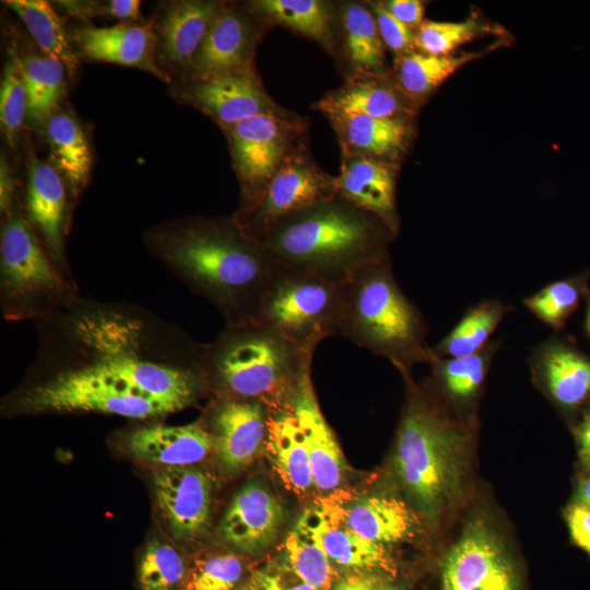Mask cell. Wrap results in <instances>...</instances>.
Instances as JSON below:
<instances>
[{
    "label": "cell",
    "mask_w": 590,
    "mask_h": 590,
    "mask_svg": "<svg viewBox=\"0 0 590 590\" xmlns=\"http://www.w3.org/2000/svg\"><path fill=\"white\" fill-rule=\"evenodd\" d=\"M27 94L21 55L13 44L9 47L0 87V123L8 144L15 149L21 127L26 119Z\"/></svg>",
    "instance_id": "obj_40"
},
{
    "label": "cell",
    "mask_w": 590,
    "mask_h": 590,
    "mask_svg": "<svg viewBox=\"0 0 590 590\" xmlns=\"http://www.w3.org/2000/svg\"><path fill=\"white\" fill-rule=\"evenodd\" d=\"M343 305L344 283L279 263L253 321L314 354L320 342L339 333Z\"/></svg>",
    "instance_id": "obj_8"
},
{
    "label": "cell",
    "mask_w": 590,
    "mask_h": 590,
    "mask_svg": "<svg viewBox=\"0 0 590 590\" xmlns=\"http://www.w3.org/2000/svg\"><path fill=\"white\" fill-rule=\"evenodd\" d=\"M173 94L177 102L202 111L221 129L283 108L267 93L256 68L187 74Z\"/></svg>",
    "instance_id": "obj_11"
},
{
    "label": "cell",
    "mask_w": 590,
    "mask_h": 590,
    "mask_svg": "<svg viewBox=\"0 0 590 590\" xmlns=\"http://www.w3.org/2000/svg\"><path fill=\"white\" fill-rule=\"evenodd\" d=\"M488 31V27L474 19L460 22L424 20L415 31V49L428 55H451L460 46Z\"/></svg>",
    "instance_id": "obj_42"
},
{
    "label": "cell",
    "mask_w": 590,
    "mask_h": 590,
    "mask_svg": "<svg viewBox=\"0 0 590 590\" xmlns=\"http://www.w3.org/2000/svg\"><path fill=\"white\" fill-rule=\"evenodd\" d=\"M148 251L213 304L226 326L255 320L278 267L270 250L232 216H187L151 227Z\"/></svg>",
    "instance_id": "obj_2"
},
{
    "label": "cell",
    "mask_w": 590,
    "mask_h": 590,
    "mask_svg": "<svg viewBox=\"0 0 590 590\" xmlns=\"http://www.w3.org/2000/svg\"><path fill=\"white\" fill-rule=\"evenodd\" d=\"M529 363L558 406L573 410L590 399V355L570 337L556 333L542 341L531 350Z\"/></svg>",
    "instance_id": "obj_20"
},
{
    "label": "cell",
    "mask_w": 590,
    "mask_h": 590,
    "mask_svg": "<svg viewBox=\"0 0 590 590\" xmlns=\"http://www.w3.org/2000/svg\"><path fill=\"white\" fill-rule=\"evenodd\" d=\"M574 433L581 464L586 470L590 471V406L583 412L581 420L574 428Z\"/></svg>",
    "instance_id": "obj_50"
},
{
    "label": "cell",
    "mask_w": 590,
    "mask_h": 590,
    "mask_svg": "<svg viewBox=\"0 0 590 590\" xmlns=\"http://www.w3.org/2000/svg\"><path fill=\"white\" fill-rule=\"evenodd\" d=\"M345 497L334 494L306 509L329 559L356 571L393 575L397 567L386 546L363 539L346 522Z\"/></svg>",
    "instance_id": "obj_18"
},
{
    "label": "cell",
    "mask_w": 590,
    "mask_h": 590,
    "mask_svg": "<svg viewBox=\"0 0 590 590\" xmlns=\"http://www.w3.org/2000/svg\"><path fill=\"white\" fill-rule=\"evenodd\" d=\"M5 4L24 23L40 52L60 60L73 76L79 60L51 4L44 0H9Z\"/></svg>",
    "instance_id": "obj_37"
},
{
    "label": "cell",
    "mask_w": 590,
    "mask_h": 590,
    "mask_svg": "<svg viewBox=\"0 0 590 590\" xmlns=\"http://www.w3.org/2000/svg\"><path fill=\"white\" fill-rule=\"evenodd\" d=\"M244 4L267 26L285 27L333 54L339 5L327 0H250Z\"/></svg>",
    "instance_id": "obj_26"
},
{
    "label": "cell",
    "mask_w": 590,
    "mask_h": 590,
    "mask_svg": "<svg viewBox=\"0 0 590 590\" xmlns=\"http://www.w3.org/2000/svg\"><path fill=\"white\" fill-rule=\"evenodd\" d=\"M397 170L398 165L341 151L338 194L379 217L398 234Z\"/></svg>",
    "instance_id": "obj_23"
},
{
    "label": "cell",
    "mask_w": 590,
    "mask_h": 590,
    "mask_svg": "<svg viewBox=\"0 0 590 590\" xmlns=\"http://www.w3.org/2000/svg\"><path fill=\"white\" fill-rule=\"evenodd\" d=\"M51 165L63 178L72 200L88 184L93 156L87 138L69 110H59L46 122Z\"/></svg>",
    "instance_id": "obj_30"
},
{
    "label": "cell",
    "mask_w": 590,
    "mask_h": 590,
    "mask_svg": "<svg viewBox=\"0 0 590 590\" xmlns=\"http://www.w3.org/2000/svg\"><path fill=\"white\" fill-rule=\"evenodd\" d=\"M285 512L275 495L258 482L238 489L219 524L223 543L239 554H258L282 531Z\"/></svg>",
    "instance_id": "obj_19"
},
{
    "label": "cell",
    "mask_w": 590,
    "mask_h": 590,
    "mask_svg": "<svg viewBox=\"0 0 590 590\" xmlns=\"http://www.w3.org/2000/svg\"><path fill=\"white\" fill-rule=\"evenodd\" d=\"M384 7L401 23L412 30L424 21L425 5L420 0H388L381 1Z\"/></svg>",
    "instance_id": "obj_46"
},
{
    "label": "cell",
    "mask_w": 590,
    "mask_h": 590,
    "mask_svg": "<svg viewBox=\"0 0 590 590\" xmlns=\"http://www.w3.org/2000/svg\"><path fill=\"white\" fill-rule=\"evenodd\" d=\"M312 355L274 330L250 321L225 329L203 344L206 389L217 397L258 400L272 411L290 410L295 389L311 368Z\"/></svg>",
    "instance_id": "obj_4"
},
{
    "label": "cell",
    "mask_w": 590,
    "mask_h": 590,
    "mask_svg": "<svg viewBox=\"0 0 590 590\" xmlns=\"http://www.w3.org/2000/svg\"><path fill=\"white\" fill-rule=\"evenodd\" d=\"M576 504L590 509V476L580 482L576 494Z\"/></svg>",
    "instance_id": "obj_51"
},
{
    "label": "cell",
    "mask_w": 590,
    "mask_h": 590,
    "mask_svg": "<svg viewBox=\"0 0 590 590\" xmlns=\"http://www.w3.org/2000/svg\"><path fill=\"white\" fill-rule=\"evenodd\" d=\"M74 278L54 262L21 205L2 214L0 309L5 321L39 320L78 298Z\"/></svg>",
    "instance_id": "obj_7"
},
{
    "label": "cell",
    "mask_w": 590,
    "mask_h": 590,
    "mask_svg": "<svg viewBox=\"0 0 590 590\" xmlns=\"http://www.w3.org/2000/svg\"><path fill=\"white\" fill-rule=\"evenodd\" d=\"M382 75H352L335 91L327 93L316 105L317 110L338 109L371 118H408L410 107L396 84Z\"/></svg>",
    "instance_id": "obj_29"
},
{
    "label": "cell",
    "mask_w": 590,
    "mask_h": 590,
    "mask_svg": "<svg viewBox=\"0 0 590 590\" xmlns=\"http://www.w3.org/2000/svg\"><path fill=\"white\" fill-rule=\"evenodd\" d=\"M310 374L311 368L299 379L290 410L310 457L315 488L331 493L342 483L346 464L337 438L318 404Z\"/></svg>",
    "instance_id": "obj_21"
},
{
    "label": "cell",
    "mask_w": 590,
    "mask_h": 590,
    "mask_svg": "<svg viewBox=\"0 0 590 590\" xmlns=\"http://www.w3.org/2000/svg\"><path fill=\"white\" fill-rule=\"evenodd\" d=\"M71 194L51 163L28 153L27 182L22 208L27 221L57 267L73 278L66 250Z\"/></svg>",
    "instance_id": "obj_14"
},
{
    "label": "cell",
    "mask_w": 590,
    "mask_h": 590,
    "mask_svg": "<svg viewBox=\"0 0 590 590\" xmlns=\"http://www.w3.org/2000/svg\"><path fill=\"white\" fill-rule=\"evenodd\" d=\"M396 235L379 217L337 194L282 217L258 240L281 264L344 283L387 255Z\"/></svg>",
    "instance_id": "obj_3"
},
{
    "label": "cell",
    "mask_w": 590,
    "mask_h": 590,
    "mask_svg": "<svg viewBox=\"0 0 590 590\" xmlns=\"http://www.w3.org/2000/svg\"><path fill=\"white\" fill-rule=\"evenodd\" d=\"M241 590H316L300 580L283 563L256 570Z\"/></svg>",
    "instance_id": "obj_44"
},
{
    "label": "cell",
    "mask_w": 590,
    "mask_h": 590,
    "mask_svg": "<svg viewBox=\"0 0 590 590\" xmlns=\"http://www.w3.org/2000/svg\"><path fill=\"white\" fill-rule=\"evenodd\" d=\"M140 5L138 0H111L102 7V13L121 22H138L141 16Z\"/></svg>",
    "instance_id": "obj_49"
},
{
    "label": "cell",
    "mask_w": 590,
    "mask_h": 590,
    "mask_svg": "<svg viewBox=\"0 0 590 590\" xmlns=\"http://www.w3.org/2000/svg\"><path fill=\"white\" fill-rule=\"evenodd\" d=\"M346 60L352 75H382L385 45L368 5L344 1L339 5Z\"/></svg>",
    "instance_id": "obj_31"
},
{
    "label": "cell",
    "mask_w": 590,
    "mask_h": 590,
    "mask_svg": "<svg viewBox=\"0 0 590 590\" xmlns=\"http://www.w3.org/2000/svg\"><path fill=\"white\" fill-rule=\"evenodd\" d=\"M586 302V315H585V331L590 339V288L585 298Z\"/></svg>",
    "instance_id": "obj_52"
},
{
    "label": "cell",
    "mask_w": 590,
    "mask_h": 590,
    "mask_svg": "<svg viewBox=\"0 0 590 590\" xmlns=\"http://www.w3.org/2000/svg\"><path fill=\"white\" fill-rule=\"evenodd\" d=\"M441 590H518L507 553L481 520L472 521L447 552Z\"/></svg>",
    "instance_id": "obj_12"
},
{
    "label": "cell",
    "mask_w": 590,
    "mask_h": 590,
    "mask_svg": "<svg viewBox=\"0 0 590 590\" xmlns=\"http://www.w3.org/2000/svg\"><path fill=\"white\" fill-rule=\"evenodd\" d=\"M189 569L180 553L170 544L150 542L138 564L139 590H180Z\"/></svg>",
    "instance_id": "obj_39"
},
{
    "label": "cell",
    "mask_w": 590,
    "mask_h": 590,
    "mask_svg": "<svg viewBox=\"0 0 590 590\" xmlns=\"http://www.w3.org/2000/svg\"><path fill=\"white\" fill-rule=\"evenodd\" d=\"M386 590H398V589L394 588V587L389 586Z\"/></svg>",
    "instance_id": "obj_53"
},
{
    "label": "cell",
    "mask_w": 590,
    "mask_h": 590,
    "mask_svg": "<svg viewBox=\"0 0 590 590\" xmlns=\"http://www.w3.org/2000/svg\"><path fill=\"white\" fill-rule=\"evenodd\" d=\"M566 518L573 540L590 555V509L575 504L568 508Z\"/></svg>",
    "instance_id": "obj_45"
},
{
    "label": "cell",
    "mask_w": 590,
    "mask_h": 590,
    "mask_svg": "<svg viewBox=\"0 0 590 590\" xmlns=\"http://www.w3.org/2000/svg\"><path fill=\"white\" fill-rule=\"evenodd\" d=\"M154 494L170 535L182 543L203 536L211 524L213 480L194 467H157Z\"/></svg>",
    "instance_id": "obj_13"
},
{
    "label": "cell",
    "mask_w": 590,
    "mask_h": 590,
    "mask_svg": "<svg viewBox=\"0 0 590 590\" xmlns=\"http://www.w3.org/2000/svg\"><path fill=\"white\" fill-rule=\"evenodd\" d=\"M337 194V176L329 175L317 164L306 140L279 169L256 206L235 221L247 235L258 240L282 217Z\"/></svg>",
    "instance_id": "obj_10"
},
{
    "label": "cell",
    "mask_w": 590,
    "mask_h": 590,
    "mask_svg": "<svg viewBox=\"0 0 590 590\" xmlns=\"http://www.w3.org/2000/svg\"><path fill=\"white\" fill-rule=\"evenodd\" d=\"M334 129L341 151L398 165L410 144L408 118H371L338 109L320 110Z\"/></svg>",
    "instance_id": "obj_24"
},
{
    "label": "cell",
    "mask_w": 590,
    "mask_h": 590,
    "mask_svg": "<svg viewBox=\"0 0 590 590\" xmlns=\"http://www.w3.org/2000/svg\"><path fill=\"white\" fill-rule=\"evenodd\" d=\"M345 519L359 536L385 546L409 541L420 530L413 510L388 496H368L345 505Z\"/></svg>",
    "instance_id": "obj_27"
},
{
    "label": "cell",
    "mask_w": 590,
    "mask_h": 590,
    "mask_svg": "<svg viewBox=\"0 0 590 590\" xmlns=\"http://www.w3.org/2000/svg\"><path fill=\"white\" fill-rule=\"evenodd\" d=\"M27 94L26 119L43 125L58 111L67 92L66 66L58 59L30 51L21 56Z\"/></svg>",
    "instance_id": "obj_32"
},
{
    "label": "cell",
    "mask_w": 590,
    "mask_h": 590,
    "mask_svg": "<svg viewBox=\"0 0 590 590\" xmlns=\"http://www.w3.org/2000/svg\"><path fill=\"white\" fill-rule=\"evenodd\" d=\"M36 322L17 414L101 413L137 421L192 405L206 389L203 344L137 304L79 297Z\"/></svg>",
    "instance_id": "obj_1"
},
{
    "label": "cell",
    "mask_w": 590,
    "mask_h": 590,
    "mask_svg": "<svg viewBox=\"0 0 590 590\" xmlns=\"http://www.w3.org/2000/svg\"><path fill=\"white\" fill-rule=\"evenodd\" d=\"M282 554V563L300 580L316 590L331 589L332 562L324 552L306 510L288 531Z\"/></svg>",
    "instance_id": "obj_36"
},
{
    "label": "cell",
    "mask_w": 590,
    "mask_h": 590,
    "mask_svg": "<svg viewBox=\"0 0 590 590\" xmlns=\"http://www.w3.org/2000/svg\"><path fill=\"white\" fill-rule=\"evenodd\" d=\"M388 587L380 575L357 571L339 579L330 590H386Z\"/></svg>",
    "instance_id": "obj_47"
},
{
    "label": "cell",
    "mask_w": 590,
    "mask_h": 590,
    "mask_svg": "<svg viewBox=\"0 0 590 590\" xmlns=\"http://www.w3.org/2000/svg\"><path fill=\"white\" fill-rule=\"evenodd\" d=\"M71 40L88 61L137 68L170 83L172 78L157 62L155 16L146 22H121L111 26L75 28Z\"/></svg>",
    "instance_id": "obj_17"
},
{
    "label": "cell",
    "mask_w": 590,
    "mask_h": 590,
    "mask_svg": "<svg viewBox=\"0 0 590 590\" xmlns=\"http://www.w3.org/2000/svg\"><path fill=\"white\" fill-rule=\"evenodd\" d=\"M467 438L463 425L418 391L412 392L399 425L393 463L404 491L430 521L460 488Z\"/></svg>",
    "instance_id": "obj_6"
},
{
    "label": "cell",
    "mask_w": 590,
    "mask_h": 590,
    "mask_svg": "<svg viewBox=\"0 0 590 590\" xmlns=\"http://www.w3.org/2000/svg\"><path fill=\"white\" fill-rule=\"evenodd\" d=\"M272 412L258 400L217 397L200 420L212 437L220 462L228 472L246 468L264 447Z\"/></svg>",
    "instance_id": "obj_15"
},
{
    "label": "cell",
    "mask_w": 590,
    "mask_h": 590,
    "mask_svg": "<svg viewBox=\"0 0 590 590\" xmlns=\"http://www.w3.org/2000/svg\"><path fill=\"white\" fill-rule=\"evenodd\" d=\"M502 340H492L482 351L462 357L433 354V374L444 393L458 404L471 403L480 393Z\"/></svg>",
    "instance_id": "obj_35"
},
{
    "label": "cell",
    "mask_w": 590,
    "mask_h": 590,
    "mask_svg": "<svg viewBox=\"0 0 590 590\" xmlns=\"http://www.w3.org/2000/svg\"><path fill=\"white\" fill-rule=\"evenodd\" d=\"M484 51L436 56L411 51L396 57L394 84L409 99L423 98L441 85L464 64Z\"/></svg>",
    "instance_id": "obj_33"
},
{
    "label": "cell",
    "mask_w": 590,
    "mask_h": 590,
    "mask_svg": "<svg viewBox=\"0 0 590 590\" xmlns=\"http://www.w3.org/2000/svg\"><path fill=\"white\" fill-rule=\"evenodd\" d=\"M511 308L498 298L476 303L465 310L458 323L434 346L439 357H462L482 351Z\"/></svg>",
    "instance_id": "obj_34"
},
{
    "label": "cell",
    "mask_w": 590,
    "mask_h": 590,
    "mask_svg": "<svg viewBox=\"0 0 590 590\" xmlns=\"http://www.w3.org/2000/svg\"><path fill=\"white\" fill-rule=\"evenodd\" d=\"M15 181L13 174L3 154L0 161V211L1 215L15 204Z\"/></svg>",
    "instance_id": "obj_48"
},
{
    "label": "cell",
    "mask_w": 590,
    "mask_h": 590,
    "mask_svg": "<svg viewBox=\"0 0 590 590\" xmlns=\"http://www.w3.org/2000/svg\"><path fill=\"white\" fill-rule=\"evenodd\" d=\"M307 127L306 119L282 108L222 129L240 186L235 220L256 206L279 169L307 140Z\"/></svg>",
    "instance_id": "obj_9"
},
{
    "label": "cell",
    "mask_w": 590,
    "mask_h": 590,
    "mask_svg": "<svg viewBox=\"0 0 590 590\" xmlns=\"http://www.w3.org/2000/svg\"><path fill=\"white\" fill-rule=\"evenodd\" d=\"M385 47L396 56L415 50V31L397 20L381 3L367 1Z\"/></svg>",
    "instance_id": "obj_43"
},
{
    "label": "cell",
    "mask_w": 590,
    "mask_h": 590,
    "mask_svg": "<svg viewBox=\"0 0 590 590\" xmlns=\"http://www.w3.org/2000/svg\"><path fill=\"white\" fill-rule=\"evenodd\" d=\"M222 2L177 0L164 5L155 16L157 62L164 71V67L182 70L185 74L189 71Z\"/></svg>",
    "instance_id": "obj_22"
},
{
    "label": "cell",
    "mask_w": 590,
    "mask_h": 590,
    "mask_svg": "<svg viewBox=\"0 0 590 590\" xmlns=\"http://www.w3.org/2000/svg\"><path fill=\"white\" fill-rule=\"evenodd\" d=\"M128 449L139 459L157 467H190L213 450V440L201 421L185 425L152 423L132 429Z\"/></svg>",
    "instance_id": "obj_25"
},
{
    "label": "cell",
    "mask_w": 590,
    "mask_h": 590,
    "mask_svg": "<svg viewBox=\"0 0 590 590\" xmlns=\"http://www.w3.org/2000/svg\"><path fill=\"white\" fill-rule=\"evenodd\" d=\"M244 560L235 553H217L197 559L180 590H241Z\"/></svg>",
    "instance_id": "obj_41"
},
{
    "label": "cell",
    "mask_w": 590,
    "mask_h": 590,
    "mask_svg": "<svg viewBox=\"0 0 590 590\" xmlns=\"http://www.w3.org/2000/svg\"><path fill=\"white\" fill-rule=\"evenodd\" d=\"M427 331L421 310L396 281L389 252L344 282L339 333L354 344L409 369L433 357Z\"/></svg>",
    "instance_id": "obj_5"
},
{
    "label": "cell",
    "mask_w": 590,
    "mask_h": 590,
    "mask_svg": "<svg viewBox=\"0 0 590 590\" xmlns=\"http://www.w3.org/2000/svg\"><path fill=\"white\" fill-rule=\"evenodd\" d=\"M267 30L244 2H222L186 75L256 68V49Z\"/></svg>",
    "instance_id": "obj_16"
},
{
    "label": "cell",
    "mask_w": 590,
    "mask_h": 590,
    "mask_svg": "<svg viewBox=\"0 0 590 590\" xmlns=\"http://www.w3.org/2000/svg\"><path fill=\"white\" fill-rule=\"evenodd\" d=\"M590 288V270L546 284L524 307L555 333L563 331Z\"/></svg>",
    "instance_id": "obj_38"
},
{
    "label": "cell",
    "mask_w": 590,
    "mask_h": 590,
    "mask_svg": "<svg viewBox=\"0 0 590 590\" xmlns=\"http://www.w3.org/2000/svg\"><path fill=\"white\" fill-rule=\"evenodd\" d=\"M264 449L284 485L296 494L315 488L310 457L291 410L273 411L268 420Z\"/></svg>",
    "instance_id": "obj_28"
}]
</instances>
